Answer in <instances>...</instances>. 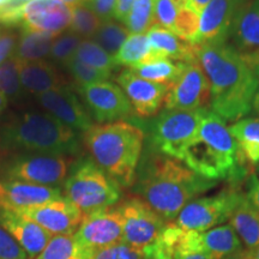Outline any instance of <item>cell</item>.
<instances>
[{"label": "cell", "mask_w": 259, "mask_h": 259, "mask_svg": "<svg viewBox=\"0 0 259 259\" xmlns=\"http://www.w3.org/2000/svg\"><path fill=\"white\" fill-rule=\"evenodd\" d=\"M198 61L210 82V107L226 121L252 111L259 77L228 42L198 45Z\"/></svg>", "instance_id": "obj_1"}, {"label": "cell", "mask_w": 259, "mask_h": 259, "mask_svg": "<svg viewBox=\"0 0 259 259\" xmlns=\"http://www.w3.org/2000/svg\"><path fill=\"white\" fill-rule=\"evenodd\" d=\"M218 183L194 173L180 160L157 153L139 168L135 192L161 218L173 221L184 206Z\"/></svg>", "instance_id": "obj_2"}, {"label": "cell", "mask_w": 259, "mask_h": 259, "mask_svg": "<svg viewBox=\"0 0 259 259\" xmlns=\"http://www.w3.org/2000/svg\"><path fill=\"white\" fill-rule=\"evenodd\" d=\"M180 161L206 179L228 180L232 185L247 176L245 158L226 120L209 109Z\"/></svg>", "instance_id": "obj_3"}, {"label": "cell", "mask_w": 259, "mask_h": 259, "mask_svg": "<svg viewBox=\"0 0 259 259\" xmlns=\"http://www.w3.org/2000/svg\"><path fill=\"white\" fill-rule=\"evenodd\" d=\"M93 160L120 187L135 184L144 143L143 130L120 120L93 125L84 132Z\"/></svg>", "instance_id": "obj_4"}, {"label": "cell", "mask_w": 259, "mask_h": 259, "mask_svg": "<svg viewBox=\"0 0 259 259\" xmlns=\"http://www.w3.org/2000/svg\"><path fill=\"white\" fill-rule=\"evenodd\" d=\"M0 148L17 153L69 156L79 150V138L51 114L24 113L0 126Z\"/></svg>", "instance_id": "obj_5"}, {"label": "cell", "mask_w": 259, "mask_h": 259, "mask_svg": "<svg viewBox=\"0 0 259 259\" xmlns=\"http://www.w3.org/2000/svg\"><path fill=\"white\" fill-rule=\"evenodd\" d=\"M64 193L84 213L112 208L121 197L119 184L89 157L72 164L64 181Z\"/></svg>", "instance_id": "obj_6"}, {"label": "cell", "mask_w": 259, "mask_h": 259, "mask_svg": "<svg viewBox=\"0 0 259 259\" xmlns=\"http://www.w3.org/2000/svg\"><path fill=\"white\" fill-rule=\"evenodd\" d=\"M72 164V158L69 156L17 153L0 160V178L2 180L59 187Z\"/></svg>", "instance_id": "obj_7"}, {"label": "cell", "mask_w": 259, "mask_h": 259, "mask_svg": "<svg viewBox=\"0 0 259 259\" xmlns=\"http://www.w3.org/2000/svg\"><path fill=\"white\" fill-rule=\"evenodd\" d=\"M72 8L59 0H31L0 10V24L58 36L71 25Z\"/></svg>", "instance_id": "obj_8"}, {"label": "cell", "mask_w": 259, "mask_h": 259, "mask_svg": "<svg viewBox=\"0 0 259 259\" xmlns=\"http://www.w3.org/2000/svg\"><path fill=\"white\" fill-rule=\"evenodd\" d=\"M206 109H166L160 113L151 130V143L155 150L158 154L181 160L187 145L196 137Z\"/></svg>", "instance_id": "obj_9"}, {"label": "cell", "mask_w": 259, "mask_h": 259, "mask_svg": "<svg viewBox=\"0 0 259 259\" xmlns=\"http://www.w3.org/2000/svg\"><path fill=\"white\" fill-rule=\"evenodd\" d=\"M244 192L236 185L226 187L220 192L191 200L179 212L176 225L184 231L206 232L225 225Z\"/></svg>", "instance_id": "obj_10"}, {"label": "cell", "mask_w": 259, "mask_h": 259, "mask_svg": "<svg viewBox=\"0 0 259 259\" xmlns=\"http://www.w3.org/2000/svg\"><path fill=\"white\" fill-rule=\"evenodd\" d=\"M122 222V242L143 253L158 240L167 221L143 199L130 198L118 206Z\"/></svg>", "instance_id": "obj_11"}, {"label": "cell", "mask_w": 259, "mask_h": 259, "mask_svg": "<svg viewBox=\"0 0 259 259\" xmlns=\"http://www.w3.org/2000/svg\"><path fill=\"white\" fill-rule=\"evenodd\" d=\"M210 103V82L199 61L186 63L185 69L171 83L164 97L166 109L196 111Z\"/></svg>", "instance_id": "obj_12"}, {"label": "cell", "mask_w": 259, "mask_h": 259, "mask_svg": "<svg viewBox=\"0 0 259 259\" xmlns=\"http://www.w3.org/2000/svg\"><path fill=\"white\" fill-rule=\"evenodd\" d=\"M78 93L100 124L120 121L134 114L127 96L118 84L108 80L79 87Z\"/></svg>", "instance_id": "obj_13"}, {"label": "cell", "mask_w": 259, "mask_h": 259, "mask_svg": "<svg viewBox=\"0 0 259 259\" xmlns=\"http://www.w3.org/2000/svg\"><path fill=\"white\" fill-rule=\"evenodd\" d=\"M74 238L82 247L94 252L122 242V222L118 206L85 213Z\"/></svg>", "instance_id": "obj_14"}, {"label": "cell", "mask_w": 259, "mask_h": 259, "mask_svg": "<svg viewBox=\"0 0 259 259\" xmlns=\"http://www.w3.org/2000/svg\"><path fill=\"white\" fill-rule=\"evenodd\" d=\"M228 44L259 77V0H247L239 10Z\"/></svg>", "instance_id": "obj_15"}, {"label": "cell", "mask_w": 259, "mask_h": 259, "mask_svg": "<svg viewBox=\"0 0 259 259\" xmlns=\"http://www.w3.org/2000/svg\"><path fill=\"white\" fill-rule=\"evenodd\" d=\"M17 212L36 222L52 236L74 234L85 216L82 210L63 196L42 205Z\"/></svg>", "instance_id": "obj_16"}, {"label": "cell", "mask_w": 259, "mask_h": 259, "mask_svg": "<svg viewBox=\"0 0 259 259\" xmlns=\"http://www.w3.org/2000/svg\"><path fill=\"white\" fill-rule=\"evenodd\" d=\"M119 87L127 96L134 112L139 116H153L157 114L164 105L169 85L147 80L131 69H125L116 77Z\"/></svg>", "instance_id": "obj_17"}, {"label": "cell", "mask_w": 259, "mask_h": 259, "mask_svg": "<svg viewBox=\"0 0 259 259\" xmlns=\"http://www.w3.org/2000/svg\"><path fill=\"white\" fill-rule=\"evenodd\" d=\"M247 0H211L200 14L197 45L228 42L233 21Z\"/></svg>", "instance_id": "obj_18"}, {"label": "cell", "mask_w": 259, "mask_h": 259, "mask_svg": "<svg viewBox=\"0 0 259 259\" xmlns=\"http://www.w3.org/2000/svg\"><path fill=\"white\" fill-rule=\"evenodd\" d=\"M37 99L40 105L46 108L51 115L73 131L85 132L93 126L87 109L67 85L38 94Z\"/></svg>", "instance_id": "obj_19"}, {"label": "cell", "mask_w": 259, "mask_h": 259, "mask_svg": "<svg viewBox=\"0 0 259 259\" xmlns=\"http://www.w3.org/2000/svg\"><path fill=\"white\" fill-rule=\"evenodd\" d=\"M61 197L60 187L15 180H0V209L12 211L34 208Z\"/></svg>", "instance_id": "obj_20"}, {"label": "cell", "mask_w": 259, "mask_h": 259, "mask_svg": "<svg viewBox=\"0 0 259 259\" xmlns=\"http://www.w3.org/2000/svg\"><path fill=\"white\" fill-rule=\"evenodd\" d=\"M0 226L19 242L29 258H36L52 239L50 233L36 222L12 210L0 209Z\"/></svg>", "instance_id": "obj_21"}, {"label": "cell", "mask_w": 259, "mask_h": 259, "mask_svg": "<svg viewBox=\"0 0 259 259\" xmlns=\"http://www.w3.org/2000/svg\"><path fill=\"white\" fill-rule=\"evenodd\" d=\"M147 36L158 58H167L180 63L198 60V45L184 40L168 29L153 25L147 31Z\"/></svg>", "instance_id": "obj_22"}, {"label": "cell", "mask_w": 259, "mask_h": 259, "mask_svg": "<svg viewBox=\"0 0 259 259\" xmlns=\"http://www.w3.org/2000/svg\"><path fill=\"white\" fill-rule=\"evenodd\" d=\"M198 241L200 247L212 259H228L245 251L240 238L229 223L206 232H198Z\"/></svg>", "instance_id": "obj_23"}, {"label": "cell", "mask_w": 259, "mask_h": 259, "mask_svg": "<svg viewBox=\"0 0 259 259\" xmlns=\"http://www.w3.org/2000/svg\"><path fill=\"white\" fill-rule=\"evenodd\" d=\"M19 78L25 90L30 93L42 94L50 90L63 88L65 82L56 67L46 61H19Z\"/></svg>", "instance_id": "obj_24"}, {"label": "cell", "mask_w": 259, "mask_h": 259, "mask_svg": "<svg viewBox=\"0 0 259 259\" xmlns=\"http://www.w3.org/2000/svg\"><path fill=\"white\" fill-rule=\"evenodd\" d=\"M229 225L244 245L245 251H253L259 246V211L252 205L246 194L241 196L233 210Z\"/></svg>", "instance_id": "obj_25"}, {"label": "cell", "mask_w": 259, "mask_h": 259, "mask_svg": "<svg viewBox=\"0 0 259 259\" xmlns=\"http://www.w3.org/2000/svg\"><path fill=\"white\" fill-rule=\"evenodd\" d=\"M160 239L170 248L171 259H212L200 247L198 232L184 231L176 223L169 222Z\"/></svg>", "instance_id": "obj_26"}, {"label": "cell", "mask_w": 259, "mask_h": 259, "mask_svg": "<svg viewBox=\"0 0 259 259\" xmlns=\"http://www.w3.org/2000/svg\"><path fill=\"white\" fill-rule=\"evenodd\" d=\"M56 37V35L50 34V32L22 30V34L19 35L16 42L12 57L23 63L44 59L45 57L51 54Z\"/></svg>", "instance_id": "obj_27"}, {"label": "cell", "mask_w": 259, "mask_h": 259, "mask_svg": "<svg viewBox=\"0 0 259 259\" xmlns=\"http://www.w3.org/2000/svg\"><path fill=\"white\" fill-rule=\"evenodd\" d=\"M245 161L259 163V118H242L229 126Z\"/></svg>", "instance_id": "obj_28"}, {"label": "cell", "mask_w": 259, "mask_h": 259, "mask_svg": "<svg viewBox=\"0 0 259 259\" xmlns=\"http://www.w3.org/2000/svg\"><path fill=\"white\" fill-rule=\"evenodd\" d=\"M154 58L158 57L154 53L147 34H130L114 59L118 66L135 69Z\"/></svg>", "instance_id": "obj_29"}, {"label": "cell", "mask_w": 259, "mask_h": 259, "mask_svg": "<svg viewBox=\"0 0 259 259\" xmlns=\"http://www.w3.org/2000/svg\"><path fill=\"white\" fill-rule=\"evenodd\" d=\"M185 65L186 63L173 61L167 58H154L131 70L147 80L170 85L179 78L185 69Z\"/></svg>", "instance_id": "obj_30"}, {"label": "cell", "mask_w": 259, "mask_h": 259, "mask_svg": "<svg viewBox=\"0 0 259 259\" xmlns=\"http://www.w3.org/2000/svg\"><path fill=\"white\" fill-rule=\"evenodd\" d=\"M92 254L78 244L73 234L54 235L36 259H90Z\"/></svg>", "instance_id": "obj_31"}, {"label": "cell", "mask_w": 259, "mask_h": 259, "mask_svg": "<svg viewBox=\"0 0 259 259\" xmlns=\"http://www.w3.org/2000/svg\"><path fill=\"white\" fill-rule=\"evenodd\" d=\"M74 59L82 61V63L95 67V69L102 71L109 76L118 67V64L114 57L103 50L97 42L94 40H83L77 48L73 56Z\"/></svg>", "instance_id": "obj_32"}, {"label": "cell", "mask_w": 259, "mask_h": 259, "mask_svg": "<svg viewBox=\"0 0 259 259\" xmlns=\"http://www.w3.org/2000/svg\"><path fill=\"white\" fill-rule=\"evenodd\" d=\"M128 36L130 31L127 28L113 19L109 22H103L94 36V41L97 42L107 53L115 57Z\"/></svg>", "instance_id": "obj_33"}, {"label": "cell", "mask_w": 259, "mask_h": 259, "mask_svg": "<svg viewBox=\"0 0 259 259\" xmlns=\"http://www.w3.org/2000/svg\"><path fill=\"white\" fill-rule=\"evenodd\" d=\"M155 0H136L125 24L130 34H147L153 27Z\"/></svg>", "instance_id": "obj_34"}, {"label": "cell", "mask_w": 259, "mask_h": 259, "mask_svg": "<svg viewBox=\"0 0 259 259\" xmlns=\"http://www.w3.org/2000/svg\"><path fill=\"white\" fill-rule=\"evenodd\" d=\"M101 24V19L94 14L93 10L85 3L72 8V21L70 29L79 37H94Z\"/></svg>", "instance_id": "obj_35"}, {"label": "cell", "mask_w": 259, "mask_h": 259, "mask_svg": "<svg viewBox=\"0 0 259 259\" xmlns=\"http://www.w3.org/2000/svg\"><path fill=\"white\" fill-rule=\"evenodd\" d=\"M200 15L196 12L189 5L181 8L179 14L177 16L171 31L184 40L197 45L199 34Z\"/></svg>", "instance_id": "obj_36"}, {"label": "cell", "mask_w": 259, "mask_h": 259, "mask_svg": "<svg viewBox=\"0 0 259 259\" xmlns=\"http://www.w3.org/2000/svg\"><path fill=\"white\" fill-rule=\"evenodd\" d=\"M19 78V61L14 57L0 65V92L9 97H17L22 94Z\"/></svg>", "instance_id": "obj_37"}, {"label": "cell", "mask_w": 259, "mask_h": 259, "mask_svg": "<svg viewBox=\"0 0 259 259\" xmlns=\"http://www.w3.org/2000/svg\"><path fill=\"white\" fill-rule=\"evenodd\" d=\"M185 5H187L186 0H155L153 25L171 31L178 14Z\"/></svg>", "instance_id": "obj_38"}, {"label": "cell", "mask_w": 259, "mask_h": 259, "mask_svg": "<svg viewBox=\"0 0 259 259\" xmlns=\"http://www.w3.org/2000/svg\"><path fill=\"white\" fill-rule=\"evenodd\" d=\"M65 65L69 69L71 76L76 80L78 88L79 87L89 85V84L105 82L111 77L109 74L102 72V71L97 70L95 67L89 66V65L74 59V58L70 59Z\"/></svg>", "instance_id": "obj_39"}, {"label": "cell", "mask_w": 259, "mask_h": 259, "mask_svg": "<svg viewBox=\"0 0 259 259\" xmlns=\"http://www.w3.org/2000/svg\"><path fill=\"white\" fill-rule=\"evenodd\" d=\"M82 41V37L72 31L63 32L54 40L51 50V57L59 63L66 64L70 59H72Z\"/></svg>", "instance_id": "obj_40"}, {"label": "cell", "mask_w": 259, "mask_h": 259, "mask_svg": "<svg viewBox=\"0 0 259 259\" xmlns=\"http://www.w3.org/2000/svg\"><path fill=\"white\" fill-rule=\"evenodd\" d=\"M0 259H29L19 242L0 226Z\"/></svg>", "instance_id": "obj_41"}, {"label": "cell", "mask_w": 259, "mask_h": 259, "mask_svg": "<svg viewBox=\"0 0 259 259\" xmlns=\"http://www.w3.org/2000/svg\"><path fill=\"white\" fill-rule=\"evenodd\" d=\"M90 259H142V254L124 242L96 251Z\"/></svg>", "instance_id": "obj_42"}, {"label": "cell", "mask_w": 259, "mask_h": 259, "mask_svg": "<svg viewBox=\"0 0 259 259\" xmlns=\"http://www.w3.org/2000/svg\"><path fill=\"white\" fill-rule=\"evenodd\" d=\"M118 0H87L85 4L93 10L101 22H109L115 18V8Z\"/></svg>", "instance_id": "obj_43"}, {"label": "cell", "mask_w": 259, "mask_h": 259, "mask_svg": "<svg viewBox=\"0 0 259 259\" xmlns=\"http://www.w3.org/2000/svg\"><path fill=\"white\" fill-rule=\"evenodd\" d=\"M17 37L14 32L5 31L0 35V65L12 57Z\"/></svg>", "instance_id": "obj_44"}, {"label": "cell", "mask_w": 259, "mask_h": 259, "mask_svg": "<svg viewBox=\"0 0 259 259\" xmlns=\"http://www.w3.org/2000/svg\"><path fill=\"white\" fill-rule=\"evenodd\" d=\"M142 259H171L170 248L158 238L154 245L142 253Z\"/></svg>", "instance_id": "obj_45"}, {"label": "cell", "mask_w": 259, "mask_h": 259, "mask_svg": "<svg viewBox=\"0 0 259 259\" xmlns=\"http://www.w3.org/2000/svg\"><path fill=\"white\" fill-rule=\"evenodd\" d=\"M246 197L259 211V178L251 173L246 179Z\"/></svg>", "instance_id": "obj_46"}, {"label": "cell", "mask_w": 259, "mask_h": 259, "mask_svg": "<svg viewBox=\"0 0 259 259\" xmlns=\"http://www.w3.org/2000/svg\"><path fill=\"white\" fill-rule=\"evenodd\" d=\"M136 0H118L116 2V8H115V19L121 23H125L127 15L131 10L132 5Z\"/></svg>", "instance_id": "obj_47"}, {"label": "cell", "mask_w": 259, "mask_h": 259, "mask_svg": "<svg viewBox=\"0 0 259 259\" xmlns=\"http://www.w3.org/2000/svg\"><path fill=\"white\" fill-rule=\"evenodd\" d=\"M187 2V5L190 6V8H192L194 11L198 12L200 15L202 14V11L204 9H205V6L209 4L211 0H186Z\"/></svg>", "instance_id": "obj_48"}, {"label": "cell", "mask_w": 259, "mask_h": 259, "mask_svg": "<svg viewBox=\"0 0 259 259\" xmlns=\"http://www.w3.org/2000/svg\"><path fill=\"white\" fill-rule=\"evenodd\" d=\"M8 106V96L4 93L0 92V113H2Z\"/></svg>", "instance_id": "obj_49"}, {"label": "cell", "mask_w": 259, "mask_h": 259, "mask_svg": "<svg viewBox=\"0 0 259 259\" xmlns=\"http://www.w3.org/2000/svg\"><path fill=\"white\" fill-rule=\"evenodd\" d=\"M252 109H253V111L259 115V87H258L257 92H255V95L253 99V105H252Z\"/></svg>", "instance_id": "obj_50"}, {"label": "cell", "mask_w": 259, "mask_h": 259, "mask_svg": "<svg viewBox=\"0 0 259 259\" xmlns=\"http://www.w3.org/2000/svg\"><path fill=\"white\" fill-rule=\"evenodd\" d=\"M19 0H0V10L17 4Z\"/></svg>", "instance_id": "obj_51"}, {"label": "cell", "mask_w": 259, "mask_h": 259, "mask_svg": "<svg viewBox=\"0 0 259 259\" xmlns=\"http://www.w3.org/2000/svg\"><path fill=\"white\" fill-rule=\"evenodd\" d=\"M245 254L248 259H259V246L253 251H245Z\"/></svg>", "instance_id": "obj_52"}, {"label": "cell", "mask_w": 259, "mask_h": 259, "mask_svg": "<svg viewBox=\"0 0 259 259\" xmlns=\"http://www.w3.org/2000/svg\"><path fill=\"white\" fill-rule=\"evenodd\" d=\"M59 2H63L66 5H69V6H71V8H73V6H76V5L84 4V3H87V0H59Z\"/></svg>", "instance_id": "obj_53"}, {"label": "cell", "mask_w": 259, "mask_h": 259, "mask_svg": "<svg viewBox=\"0 0 259 259\" xmlns=\"http://www.w3.org/2000/svg\"><path fill=\"white\" fill-rule=\"evenodd\" d=\"M228 259H248V258L246 257L245 251H244V252H242V253L238 254V255H234V257H231V258H228Z\"/></svg>", "instance_id": "obj_54"}, {"label": "cell", "mask_w": 259, "mask_h": 259, "mask_svg": "<svg viewBox=\"0 0 259 259\" xmlns=\"http://www.w3.org/2000/svg\"><path fill=\"white\" fill-rule=\"evenodd\" d=\"M253 173L259 178V163L255 164V166H254V171H253Z\"/></svg>", "instance_id": "obj_55"}, {"label": "cell", "mask_w": 259, "mask_h": 259, "mask_svg": "<svg viewBox=\"0 0 259 259\" xmlns=\"http://www.w3.org/2000/svg\"><path fill=\"white\" fill-rule=\"evenodd\" d=\"M19 2L23 3V2H31V0H19Z\"/></svg>", "instance_id": "obj_56"}]
</instances>
